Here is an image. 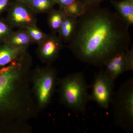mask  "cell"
Wrapping results in <instances>:
<instances>
[{"label":"cell","instance_id":"cell-1","mask_svg":"<svg viewBox=\"0 0 133 133\" xmlns=\"http://www.w3.org/2000/svg\"><path fill=\"white\" fill-rule=\"evenodd\" d=\"M129 27L118 14L99 6L88 9L78 18L69 42L73 55L81 62L97 67L129 49Z\"/></svg>","mask_w":133,"mask_h":133},{"label":"cell","instance_id":"cell-2","mask_svg":"<svg viewBox=\"0 0 133 133\" xmlns=\"http://www.w3.org/2000/svg\"><path fill=\"white\" fill-rule=\"evenodd\" d=\"M61 84V96L65 104L75 112H84L90 99L84 74L72 73L64 79Z\"/></svg>","mask_w":133,"mask_h":133},{"label":"cell","instance_id":"cell-3","mask_svg":"<svg viewBox=\"0 0 133 133\" xmlns=\"http://www.w3.org/2000/svg\"><path fill=\"white\" fill-rule=\"evenodd\" d=\"M111 103L114 124L125 131L131 132L133 126L132 79L119 88L113 96Z\"/></svg>","mask_w":133,"mask_h":133},{"label":"cell","instance_id":"cell-4","mask_svg":"<svg viewBox=\"0 0 133 133\" xmlns=\"http://www.w3.org/2000/svg\"><path fill=\"white\" fill-rule=\"evenodd\" d=\"M21 69L20 64L15 62L0 71V106L9 105L14 103Z\"/></svg>","mask_w":133,"mask_h":133},{"label":"cell","instance_id":"cell-5","mask_svg":"<svg viewBox=\"0 0 133 133\" xmlns=\"http://www.w3.org/2000/svg\"><path fill=\"white\" fill-rule=\"evenodd\" d=\"M114 83V80L105 71H101L95 76L93 83L90 100L95 101L102 108L107 109L113 96Z\"/></svg>","mask_w":133,"mask_h":133},{"label":"cell","instance_id":"cell-6","mask_svg":"<svg viewBox=\"0 0 133 133\" xmlns=\"http://www.w3.org/2000/svg\"><path fill=\"white\" fill-rule=\"evenodd\" d=\"M7 21L13 28L25 29L31 25L37 24V20L34 12L26 4L15 1L9 7Z\"/></svg>","mask_w":133,"mask_h":133},{"label":"cell","instance_id":"cell-7","mask_svg":"<svg viewBox=\"0 0 133 133\" xmlns=\"http://www.w3.org/2000/svg\"><path fill=\"white\" fill-rule=\"evenodd\" d=\"M42 75L37 81V92L39 102L45 104L49 100L53 91L56 74L52 69H48L43 72Z\"/></svg>","mask_w":133,"mask_h":133},{"label":"cell","instance_id":"cell-8","mask_svg":"<svg viewBox=\"0 0 133 133\" xmlns=\"http://www.w3.org/2000/svg\"><path fill=\"white\" fill-rule=\"evenodd\" d=\"M62 41L56 33L48 35L45 41L38 45V52L40 57L45 62L54 61L63 47Z\"/></svg>","mask_w":133,"mask_h":133},{"label":"cell","instance_id":"cell-9","mask_svg":"<svg viewBox=\"0 0 133 133\" xmlns=\"http://www.w3.org/2000/svg\"><path fill=\"white\" fill-rule=\"evenodd\" d=\"M125 51L120 52L115 55L105 64V71L114 80L122 73L128 71L125 58Z\"/></svg>","mask_w":133,"mask_h":133},{"label":"cell","instance_id":"cell-10","mask_svg":"<svg viewBox=\"0 0 133 133\" xmlns=\"http://www.w3.org/2000/svg\"><path fill=\"white\" fill-rule=\"evenodd\" d=\"M111 3L122 19L129 26H132L133 0H112Z\"/></svg>","mask_w":133,"mask_h":133},{"label":"cell","instance_id":"cell-11","mask_svg":"<svg viewBox=\"0 0 133 133\" xmlns=\"http://www.w3.org/2000/svg\"><path fill=\"white\" fill-rule=\"evenodd\" d=\"M5 43L24 51L29 45L33 43L28 33L24 29H20L17 31H13Z\"/></svg>","mask_w":133,"mask_h":133},{"label":"cell","instance_id":"cell-12","mask_svg":"<svg viewBox=\"0 0 133 133\" xmlns=\"http://www.w3.org/2000/svg\"><path fill=\"white\" fill-rule=\"evenodd\" d=\"M25 51L5 43L0 45V66L8 64L24 54Z\"/></svg>","mask_w":133,"mask_h":133},{"label":"cell","instance_id":"cell-13","mask_svg":"<svg viewBox=\"0 0 133 133\" xmlns=\"http://www.w3.org/2000/svg\"><path fill=\"white\" fill-rule=\"evenodd\" d=\"M77 19L66 15L58 33L62 41L69 42L76 28Z\"/></svg>","mask_w":133,"mask_h":133},{"label":"cell","instance_id":"cell-14","mask_svg":"<svg viewBox=\"0 0 133 133\" xmlns=\"http://www.w3.org/2000/svg\"><path fill=\"white\" fill-rule=\"evenodd\" d=\"M48 20L50 28L52 30V33H58L60 27L64 20L66 15L63 9H54L49 12Z\"/></svg>","mask_w":133,"mask_h":133},{"label":"cell","instance_id":"cell-15","mask_svg":"<svg viewBox=\"0 0 133 133\" xmlns=\"http://www.w3.org/2000/svg\"><path fill=\"white\" fill-rule=\"evenodd\" d=\"M56 5L55 0H32L30 8L34 14L48 13Z\"/></svg>","mask_w":133,"mask_h":133},{"label":"cell","instance_id":"cell-16","mask_svg":"<svg viewBox=\"0 0 133 133\" xmlns=\"http://www.w3.org/2000/svg\"><path fill=\"white\" fill-rule=\"evenodd\" d=\"M63 10L67 16L76 18H78L84 14L86 10L84 5L78 0L67 5Z\"/></svg>","mask_w":133,"mask_h":133},{"label":"cell","instance_id":"cell-17","mask_svg":"<svg viewBox=\"0 0 133 133\" xmlns=\"http://www.w3.org/2000/svg\"><path fill=\"white\" fill-rule=\"evenodd\" d=\"M24 29L28 33L33 43H36L38 45L45 41L48 36L41 30L37 24L29 26Z\"/></svg>","mask_w":133,"mask_h":133},{"label":"cell","instance_id":"cell-18","mask_svg":"<svg viewBox=\"0 0 133 133\" xmlns=\"http://www.w3.org/2000/svg\"><path fill=\"white\" fill-rule=\"evenodd\" d=\"M13 31L12 28L7 22L0 19V41L5 42Z\"/></svg>","mask_w":133,"mask_h":133},{"label":"cell","instance_id":"cell-19","mask_svg":"<svg viewBox=\"0 0 133 133\" xmlns=\"http://www.w3.org/2000/svg\"><path fill=\"white\" fill-rule=\"evenodd\" d=\"M125 58L127 64V71L133 70V48L128 49L126 51Z\"/></svg>","mask_w":133,"mask_h":133},{"label":"cell","instance_id":"cell-20","mask_svg":"<svg viewBox=\"0 0 133 133\" xmlns=\"http://www.w3.org/2000/svg\"><path fill=\"white\" fill-rule=\"evenodd\" d=\"M83 4L86 10L99 6L100 4L105 0H78Z\"/></svg>","mask_w":133,"mask_h":133},{"label":"cell","instance_id":"cell-21","mask_svg":"<svg viewBox=\"0 0 133 133\" xmlns=\"http://www.w3.org/2000/svg\"><path fill=\"white\" fill-rule=\"evenodd\" d=\"M77 0H55L56 4L59 7V9H63L67 5L71 4Z\"/></svg>","mask_w":133,"mask_h":133},{"label":"cell","instance_id":"cell-22","mask_svg":"<svg viewBox=\"0 0 133 133\" xmlns=\"http://www.w3.org/2000/svg\"><path fill=\"white\" fill-rule=\"evenodd\" d=\"M10 0H0V14L9 6Z\"/></svg>","mask_w":133,"mask_h":133},{"label":"cell","instance_id":"cell-23","mask_svg":"<svg viewBox=\"0 0 133 133\" xmlns=\"http://www.w3.org/2000/svg\"><path fill=\"white\" fill-rule=\"evenodd\" d=\"M18 2L22 3L23 4H26L30 8V5L32 0H15Z\"/></svg>","mask_w":133,"mask_h":133}]
</instances>
